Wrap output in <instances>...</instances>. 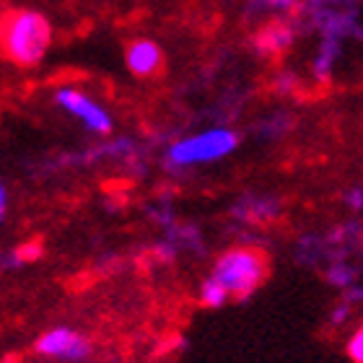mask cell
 <instances>
[{"instance_id":"ba28073f","label":"cell","mask_w":363,"mask_h":363,"mask_svg":"<svg viewBox=\"0 0 363 363\" xmlns=\"http://www.w3.org/2000/svg\"><path fill=\"white\" fill-rule=\"evenodd\" d=\"M42 257V244L39 242H29V244H21V247H16L13 252H8L6 257H0V267L3 270H13V267H21V265H29V262H37Z\"/></svg>"},{"instance_id":"8992f818","label":"cell","mask_w":363,"mask_h":363,"mask_svg":"<svg viewBox=\"0 0 363 363\" xmlns=\"http://www.w3.org/2000/svg\"><path fill=\"white\" fill-rule=\"evenodd\" d=\"M125 62L130 73L140 78H153L164 70V52L153 39H135L125 52Z\"/></svg>"},{"instance_id":"6da1fadb","label":"cell","mask_w":363,"mask_h":363,"mask_svg":"<svg viewBox=\"0 0 363 363\" xmlns=\"http://www.w3.org/2000/svg\"><path fill=\"white\" fill-rule=\"evenodd\" d=\"M52 26L37 11H13L0 21V52L23 68L37 65L50 50Z\"/></svg>"},{"instance_id":"4fadbf2b","label":"cell","mask_w":363,"mask_h":363,"mask_svg":"<svg viewBox=\"0 0 363 363\" xmlns=\"http://www.w3.org/2000/svg\"><path fill=\"white\" fill-rule=\"evenodd\" d=\"M348 358L353 363H363V330H356L348 340Z\"/></svg>"},{"instance_id":"7c38bea8","label":"cell","mask_w":363,"mask_h":363,"mask_svg":"<svg viewBox=\"0 0 363 363\" xmlns=\"http://www.w3.org/2000/svg\"><path fill=\"white\" fill-rule=\"evenodd\" d=\"M350 314H353V303H350V301H340L333 311H330V325H335V327L345 325V322L350 319Z\"/></svg>"},{"instance_id":"2e32d148","label":"cell","mask_w":363,"mask_h":363,"mask_svg":"<svg viewBox=\"0 0 363 363\" xmlns=\"http://www.w3.org/2000/svg\"><path fill=\"white\" fill-rule=\"evenodd\" d=\"M272 6H278V8H288V6H294V0H270Z\"/></svg>"},{"instance_id":"8fae6325","label":"cell","mask_w":363,"mask_h":363,"mask_svg":"<svg viewBox=\"0 0 363 363\" xmlns=\"http://www.w3.org/2000/svg\"><path fill=\"white\" fill-rule=\"evenodd\" d=\"M239 216L247 220H270L275 218V205L272 203H250V208L247 211H239Z\"/></svg>"},{"instance_id":"277c9868","label":"cell","mask_w":363,"mask_h":363,"mask_svg":"<svg viewBox=\"0 0 363 363\" xmlns=\"http://www.w3.org/2000/svg\"><path fill=\"white\" fill-rule=\"evenodd\" d=\"M37 353L45 358H60V361L81 363L91 356V342L73 327H52L45 335H39Z\"/></svg>"},{"instance_id":"9c48e42d","label":"cell","mask_w":363,"mask_h":363,"mask_svg":"<svg viewBox=\"0 0 363 363\" xmlns=\"http://www.w3.org/2000/svg\"><path fill=\"white\" fill-rule=\"evenodd\" d=\"M200 301H203L205 306H211V309H218V306H223V303L228 301L226 288L220 286L213 275H208V278L203 280V286H200Z\"/></svg>"},{"instance_id":"5b68a950","label":"cell","mask_w":363,"mask_h":363,"mask_svg":"<svg viewBox=\"0 0 363 363\" xmlns=\"http://www.w3.org/2000/svg\"><path fill=\"white\" fill-rule=\"evenodd\" d=\"M55 99H57V104H60L62 109H68L73 117H78L86 128L99 133V135H106V133L112 130V117H109L94 99H89L86 94H81V91L60 89Z\"/></svg>"},{"instance_id":"30bf717a","label":"cell","mask_w":363,"mask_h":363,"mask_svg":"<svg viewBox=\"0 0 363 363\" xmlns=\"http://www.w3.org/2000/svg\"><path fill=\"white\" fill-rule=\"evenodd\" d=\"M327 280L337 288H350L356 283V267H350L348 262H335V265L327 270Z\"/></svg>"},{"instance_id":"7a4b0ae2","label":"cell","mask_w":363,"mask_h":363,"mask_svg":"<svg viewBox=\"0 0 363 363\" xmlns=\"http://www.w3.org/2000/svg\"><path fill=\"white\" fill-rule=\"evenodd\" d=\"M267 275V259L262 252L250 250V247H236V250L223 252L213 267V278L226 288L228 296L244 298L255 294Z\"/></svg>"},{"instance_id":"3957f363","label":"cell","mask_w":363,"mask_h":363,"mask_svg":"<svg viewBox=\"0 0 363 363\" xmlns=\"http://www.w3.org/2000/svg\"><path fill=\"white\" fill-rule=\"evenodd\" d=\"M239 138L231 130L216 128V130H205L200 135L184 138L179 143H174L169 148V161L174 167H195V164H211V161H218L223 156L234 151Z\"/></svg>"},{"instance_id":"9a60e30c","label":"cell","mask_w":363,"mask_h":363,"mask_svg":"<svg viewBox=\"0 0 363 363\" xmlns=\"http://www.w3.org/2000/svg\"><path fill=\"white\" fill-rule=\"evenodd\" d=\"M348 200H350V208H356V211H358V208H361V189H356V192H350Z\"/></svg>"},{"instance_id":"5bb4252c","label":"cell","mask_w":363,"mask_h":363,"mask_svg":"<svg viewBox=\"0 0 363 363\" xmlns=\"http://www.w3.org/2000/svg\"><path fill=\"white\" fill-rule=\"evenodd\" d=\"M6 205H8V195H6V187L0 184V220L6 216Z\"/></svg>"},{"instance_id":"52a82bcc","label":"cell","mask_w":363,"mask_h":363,"mask_svg":"<svg viewBox=\"0 0 363 363\" xmlns=\"http://www.w3.org/2000/svg\"><path fill=\"white\" fill-rule=\"evenodd\" d=\"M291 42H294V31H291V26H286V23H278V21L267 23L265 29L257 34V39H255L257 50H259V52H265V55L283 52Z\"/></svg>"}]
</instances>
